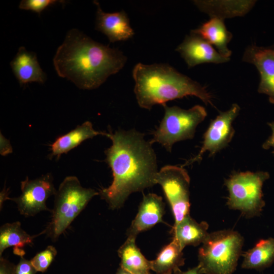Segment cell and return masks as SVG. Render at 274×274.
I'll return each instance as SVG.
<instances>
[{
	"mask_svg": "<svg viewBox=\"0 0 274 274\" xmlns=\"http://www.w3.org/2000/svg\"><path fill=\"white\" fill-rule=\"evenodd\" d=\"M112 145L106 151V161L113 175L112 184L99 191L100 197L112 210L121 208L132 193L155 183L157 172L156 154L144 134L135 129L108 133Z\"/></svg>",
	"mask_w": 274,
	"mask_h": 274,
	"instance_id": "6da1fadb",
	"label": "cell"
},
{
	"mask_svg": "<svg viewBox=\"0 0 274 274\" xmlns=\"http://www.w3.org/2000/svg\"><path fill=\"white\" fill-rule=\"evenodd\" d=\"M127 60L119 49L97 42L73 28L58 47L53 62L59 77L70 80L80 89L91 90L119 72Z\"/></svg>",
	"mask_w": 274,
	"mask_h": 274,
	"instance_id": "7a4b0ae2",
	"label": "cell"
},
{
	"mask_svg": "<svg viewBox=\"0 0 274 274\" xmlns=\"http://www.w3.org/2000/svg\"><path fill=\"white\" fill-rule=\"evenodd\" d=\"M134 92L139 106L150 110L155 105L195 96L213 106L212 95L200 83L166 63H137L132 70Z\"/></svg>",
	"mask_w": 274,
	"mask_h": 274,
	"instance_id": "3957f363",
	"label": "cell"
},
{
	"mask_svg": "<svg viewBox=\"0 0 274 274\" xmlns=\"http://www.w3.org/2000/svg\"><path fill=\"white\" fill-rule=\"evenodd\" d=\"M99 192L83 187L76 176H67L54 195L50 221L44 229L47 237L56 241L69 227L90 200Z\"/></svg>",
	"mask_w": 274,
	"mask_h": 274,
	"instance_id": "277c9868",
	"label": "cell"
},
{
	"mask_svg": "<svg viewBox=\"0 0 274 274\" xmlns=\"http://www.w3.org/2000/svg\"><path fill=\"white\" fill-rule=\"evenodd\" d=\"M198 253L202 274H232L244 244L237 231L225 229L209 233Z\"/></svg>",
	"mask_w": 274,
	"mask_h": 274,
	"instance_id": "5b68a950",
	"label": "cell"
},
{
	"mask_svg": "<svg viewBox=\"0 0 274 274\" xmlns=\"http://www.w3.org/2000/svg\"><path fill=\"white\" fill-rule=\"evenodd\" d=\"M269 178L268 172L235 173L225 181L229 193L227 204L247 218L259 215L264 207L262 187Z\"/></svg>",
	"mask_w": 274,
	"mask_h": 274,
	"instance_id": "8992f818",
	"label": "cell"
},
{
	"mask_svg": "<svg viewBox=\"0 0 274 274\" xmlns=\"http://www.w3.org/2000/svg\"><path fill=\"white\" fill-rule=\"evenodd\" d=\"M163 107V118L149 142L151 144L158 143L170 152L176 142L194 138L197 126L204 120L207 113L200 105L188 110L177 106L168 107L166 104Z\"/></svg>",
	"mask_w": 274,
	"mask_h": 274,
	"instance_id": "52a82bcc",
	"label": "cell"
},
{
	"mask_svg": "<svg viewBox=\"0 0 274 274\" xmlns=\"http://www.w3.org/2000/svg\"><path fill=\"white\" fill-rule=\"evenodd\" d=\"M190 177L182 166L167 165L156 174L155 183L159 184L171 207L176 225L189 214Z\"/></svg>",
	"mask_w": 274,
	"mask_h": 274,
	"instance_id": "ba28073f",
	"label": "cell"
},
{
	"mask_svg": "<svg viewBox=\"0 0 274 274\" xmlns=\"http://www.w3.org/2000/svg\"><path fill=\"white\" fill-rule=\"evenodd\" d=\"M20 195L9 198L15 202L19 213L25 217H32L42 211H50L46 205L48 198L55 195L56 189L50 173L35 179L27 177L21 182Z\"/></svg>",
	"mask_w": 274,
	"mask_h": 274,
	"instance_id": "9c48e42d",
	"label": "cell"
},
{
	"mask_svg": "<svg viewBox=\"0 0 274 274\" xmlns=\"http://www.w3.org/2000/svg\"><path fill=\"white\" fill-rule=\"evenodd\" d=\"M240 107L237 104H233L225 112H220L213 120L203 135L202 147L197 155L188 160L182 165H189L202 159L204 153L208 151L212 156L225 148L231 142L235 133L232 123L238 115Z\"/></svg>",
	"mask_w": 274,
	"mask_h": 274,
	"instance_id": "30bf717a",
	"label": "cell"
},
{
	"mask_svg": "<svg viewBox=\"0 0 274 274\" xmlns=\"http://www.w3.org/2000/svg\"><path fill=\"white\" fill-rule=\"evenodd\" d=\"M242 60L255 66L260 79L258 92L268 95L269 102L274 104V44L268 47L248 46Z\"/></svg>",
	"mask_w": 274,
	"mask_h": 274,
	"instance_id": "8fae6325",
	"label": "cell"
},
{
	"mask_svg": "<svg viewBox=\"0 0 274 274\" xmlns=\"http://www.w3.org/2000/svg\"><path fill=\"white\" fill-rule=\"evenodd\" d=\"M176 51L180 54L188 68L205 63H225L230 59L222 56L208 42L191 31L186 36Z\"/></svg>",
	"mask_w": 274,
	"mask_h": 274,
	"instance_id": "7c38bea8",
	"label": "cell"
},
{
	"mask_svg": "<svg viewBox=\"0 0 274 274\" xmlns=\"http://www.w3.org/2000/svg\"><path fill=\"white\" fill-rule=\"evenodd\" d=\"M93 3L97 7L95 28L105 35L110 42L126 41L134 36V30L125 11L106 13L97 1Z\"/></svg>",
	"mask_w": 274,
	"mask_h": 274,
	"instance_id": "4fadbf2b",
	"label": "cell"
},
{
	"mask_svg": "<svg viewBox=\"0 0 274 274\" xmlns=\"http://www.w3.org/2000/svg\"><path fill=\"white\" fill-rule=\"evenodd\" d=\"M164 207L161 196L154 193L144 195L138 212L127 231V236L136 237L140 233L163 222Z\"/></svg>",
	"mask_w": 274,
	"mask_h": 274,
	"instance_id": "5bb4252c",
	"label": "cell"
},
{
	"mask_svg": "<svg viewBox=\"0 0 274 274\" xmlns=\"http://www.w3.org/2000/svg\"><path fill=\"white\" fill-rule=\"evenodd\" d=\"M10 64L21 86L31 82L43 84L46 80V75L40 66L36 53L23 46L19 48Z\"/></svg>",
	"mask_w": 274,
	"mask_h": 274,
	"instance_id": "9a60e30c",
	"label": "cell"
},
{
	"mask_svg": "<svg viewBox=\"0 0 274 274\" xmlns=\"http://www.w3.org/2000/svg\"><path fill=\"white\" fill-rule=\"evenodd\" d=\"M256 1H194L198 9L210 18L222 20L243 16L254 7Z\"/></svg>",
	"mask_w": 274,
	"mask_h": 274,
	"instance_id": "2e32d148",
	"label": "cell"
},
{
	"mask_svg": "<svg viewBox=\"0 0 274 274\" xmlns=\"http://www.w3.org/2000/svg\"><path fill=\"white\" fill-rule=\"evenodd\" d=\"M191 31L215 46L222 56L230 58L232 52L228 48V44L232 38V34L226 28L223 20L216 17L210 18L198 28Z\"/></svg>",
	"mask_w": 274,
	"mask_h": 274,
	"instance_id": "e0dca14e",
	"label": "cell"
},
{
	"mask_svg": "<svg viewBox=\"0 0 274 274\" xmlns=\"http://www.w3.org/2000/svg\"><path fill=\"white\" fill-rule=\"evenodd\" d=\"M208 228L206 222L198 223L189 214L173 226L171 232L173 238L183 250L187 246H197L202 244L209 235Z\"/></svg>",
	"mask_w": 274,
	"mask_h": 274,
	"instance_id": "ac0fdd59",
	"label": "cell"
},
{
	"mask_svg": "<svg viewBox=\"0 0 274 274\" xmlns=\"http://www.w3.org/2000/svg\"><path fill=\"white\" fill-rule=\"evenodd\" d=\"M44 234H45L44 229L37 234H28L22 229L19 221L3 224L0 228V257L9 247H13L15 255L24 256L25 252L21 248L25 245H31L36 237Z\"/></svg>",
	"mask_w": 274,
	"mask_h": 274,
	"instance_id": "d6986e66",
	"label": "cell"
},
{
	"mask_svg": "<svg viewBox=\"0 0 274 274\" xmlns=\"http://www.w3.org/2000/svg\"><path fill=\"white\" fill-rule=\"evenodd\" d=\"M98 135L108 136V133L95 130L92 123L87 121L71 131L58 137L51 145L50 156H57L59 158L61 154L67 153L85 140Z\"/></svg>",
	"mask_w": 274,
	"mask_h": 274,
	"instance_id": "ffe728a7",
	"label": "cell"
},
{
	"mask_svg": "<svg viewBox=\"0 0 274 274\" xmlns=\"http://www.w3.org/2000/svg\"><path fill=\"white\" fill-rule=\"evenodd\" d=\"M136 237L127 236L118 250L120 267L132 274H152L150 261L147 260L135 244Z\"/></svg>",
	"mask_w": 274,
	"mask_h": 274,
	"instance_id": "44dd1931",
	"label": "cell"
},
{
	"mask_svg": "<svg viewBox=\"0 0 274 274\" xmlns=\"http://www.w3.org/2000/svg\"><path fill=\"white\" fill-rule=\"evenodd\" d=\"M183 250L174 238L164 246L156 258L150 261L151 270L157 274H172L180 270L185 264Z\"/></svg>",
	"mask_w": 274,
	"mask_h": 274,
	"instance_id": "7402d4cb",
	"label": "cell"
},
{
	"mask_svg": "<svg viewBox=\"0 0 274 274\" xmlns=\"http://www.w3.org/2000/svg\"><path fill=\"white\" fill-rule=\"evenodd\" d=\"M243 256V268L260 270L269 267L274 261V238L259 241Z\"/></svg>",
	"mask_w": 274,
	"mask_h": 274,
	"instance_id": "603a6c76",
	"label": "cell"
},
{
	"mask_svg": "<svg viewBox=\"0 0 274 274\" xmlns=\"http://www.w3.org/2000/svg\"><path fill=\"white\" fill-rule=\"evenodd\" d=\"M57 254L56 248L49 245L45 250L38 253L30 260L37 272H44L50 266Z\"/></svg>",
	"mask_w": 274,
	"mask_h": 274,
	"instance_id": "cb8c5ba5",
	"label": "cell"
},
{
	"mask_svg": "<svg viewBox=\"0 0 274 274\" xmlns=\"http://www.w3.org/2000/svg\"><path fill=\"white\" fill-rule=\"evenodd\" d=\"M64 3L63 1L56 0H22L19 5L22 10L31 11L40 15L48 7L55 4Z\"/></svg>",
	"mask_w": 274,
	"mask_h": 274,
	"instance_id": "d4e9b609",
	"label": "cell"
},
{
	"mask_svg": "<svg viewBox=\"0 0 274 274\" xmlns=\"http://www.w3.org/2000/svg\"><path fill=\"white\" fill-rule=\"evenodd\" d=\"M20 257L18 263L15 265V274H36L37 271L30 260L25 259L24 256Z\"/></svg>",
	"mask_w": 274,
	"mask_h": 274,
	"instance_id": "484cf974",
	"label": "cell"
},
{
	"mask_svg": "<svg viewBox=\"0 0 274 274\" xmlns=\"http://www.w3.org/2000/svg\"><path fill=\"white\" fill-rule=\"evenodd\" d=\"M15 265L8 259L0 257V274H15Z\"/></svg>",
	"mask_w": 274,
	"mask_h": 274,
	"instance_id": "4316f807",
	"label": "cell"
},
{
	"mask_svg": "<svg viewBox=\"0 0 274 274\" xmlns=\"http://www.w3.org/2000/svg\"><path fill=\"white\" fill-rule=\"evenodd\" d=\"M0 153L3 156H6L12 152L13 149L10 141L2 134L0 133Z\"/></svg>",
	"mask_w": 274,
	"mask_h": 274,
	"instance_id": "83f0119b",
	"label": "cell"
},
{
	"mask_svg": "<svg viewBox=\"0 0 274 274\" xmlns=\"http://www.w3.org/2000/svg\"><path fill=\"white\" fill-rule=\"evenodd\" d=\"M268 126L271 130V134L262 145L264 149H273L272 153L274 154V121L268 123Z\"/></svg>",
	"mask_w": 274,
	"mask_h": 274,
	"instance_id": "f1b7e54d",
	"label": "cell"
},
{
	"mask_svg": "<svg viewBox=\"0 0 274 274\" xmlns=\"http://www.w3.org/2000/svg\"><path fill=\"white\" fill-rule=\"evenodd\" d=\"M174 274H202V272L200 266L197 265L196 266L189 269L186 271H182L180 270Z\"/></svg>",
	"mask_w": 274,
	"mask_h": 274,
	"instance_id": "f546056e",
	"label": "cell"
},
{
	"mask_svg": "<svg viewBox=\"0 0 274 274\" xmlns=\"http://www.w3.org/2000/svg\"><path fill=\"white\" fill-rule=\"evenodd\" d=\"M8 191L6 189H4L1 192V199H0V206L1 208L3 206V204L5 200H8L9 198L8 194Z\"/></svg>",
	"mask_w": 274,
	"mask_h": 274,
	"instance_id": "4dcf8cb0",
	"label": "cell"
},
{
	"mask_svg": "<svg viewBox=\"0 0 274 274\" xmlns=\"http://www.w3.org/2000/svg\"><path fill=\"white\" fill-rule=\"evenodd\" d=\"M116 274H132V273L120 267L117 269Z\"/></svg>",
	"mask_w": 274,
	"mask_h": 274,
	"instance_id": "1f68e13d",
	"label": "cell"
}]
</instances>
